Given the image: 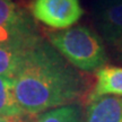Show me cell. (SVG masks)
I'll return each mask as SVG.
<instances>
[{
	"instance_id": "1",
	"label": "cell",
	"mask_w": 122,
	"mask_h": 122,
	"mask_svg": "<svg viewBox=\"0 0 122 122\" xmlns=\"http://www.w3.org/2000/svg\"><path fill=\"white\" fill-rule=\"evenodd\" d=\"M11 79L19 109L30 114L70 104L84 87L76 68L43 40L27 51Z\"/></svg>"
},
{
	"instance_id": "2",
	"label": "cell",
	"mask_w": 122,
	"mask_h": 122,
	"mask_svg": "<svg viewBox=\"0 0 122 122\" xmlns=\"http://www.w3.org/2000/svg\"><path fill=\"white\" fill-rule=\"evenodd\" d=\"M49 43L76 69L93 72L107 62L102 37L85 25L49 33Z\"/></svg>"
},
{
	"instance_id": "3",
	"label": "cell",
	"mask_w": 122,
	"mask_h": 122,
	"mask_svg": "<svg viewBox=\"0 0 122 122\" xmlns=\"http://www.w3.org/2000/svg\"><path fill=\"white\" fill-rule=\"evenodd\" d=\"M40 40L32 19L17 0H0V43L30 49Z\"/></svg>"
},
{
	"instance_id": "4",
	"label": "cell",
	"mask_w": 122,
	"mask_h": 122,
	"mask_svg": "<svg viewBox=\"0 0 122 122\" xmlns=\"http://www.w3.org/2000/svg\"><path fill=\"white\" fill-rule=\"evenodd\" d=\"M33 17L53 30L72 27L84 15L80 0H33Z\"/></svg>"
},
{
	"instance_id": "5",
	"label": "cell",
	"mask_w": 122,
	"mask_h": 122,
	"mask_svg": "<svg viewBox=\"0 0 122 122\" xmlns=\"http://www.w3.org/2000/svg\"><path fill=\"white\" fill-rule=\"evenodd\" d=\"M94 23L101 37L112 44L122 36V0H100L94 8Z\"/></svg>"
},
{
	"instance_id": "6",
	"label": "cell",
	"mask_w": 122,
	"mask_h": 122,
	"mask_svg": "<svg viewBox=\"0 0 122 122\" xmlns=\"http://www.w3.org/2000/svg\"><path fill=\"white\" fill-rule=\"evenodd\" d=\"M83 122H122V97L105 95L91 101Z\"/></svg>"
},
{
	"instance_id": "7",
	"label": "cell",
	"mask_w": 122,
	"mask_h": 122,
	"mask_svg": "<svg viewBox=\"0 0 122 122\" xmlns=\"http://www.w3.org/2000/svg\"><path fill=\"white\" fill-rule=\"evenodd\" d=\"M105 95L122 97V67L104 66L96 71V84L89 101Z\"/></svg>"
},
{
	"instance_id": "8",
	"label": "cell",
	"mask_w": 122,
	"mask_h": 122,
	"mask_svg": "<svg viewBox=\"0 0 122 122\" xmlns=\"http://www.w3.org/2000/svg\"><path fill=\"white\" fill-rule=\"evenodd\" d=\"M32 48L27 49L11 44L0 43V76L11 78L20 65L23 58Z\"/></svg>"
},
{
	"instance_id": "9",
	"label": "cell",
	"mask_w": 122,
	"mask_h": 122,
	"mask_svg": "<svg viewBox=\"0 0 122 122\" xmlns=\"http://www.w3.org/2000/svg\"><path fill=\"white\" fill-rule=\"evenodd\" d=\"M23 112L19 109L14 94L13 79L10 77L0 76V117L14 118Z\"/></svg>"
},
{
	"instance_id": "10",
	"label": "cell",
	"mask_w": 122,
	"mask_h": 122,
	"mask_svg": "<svg viewBox=\"0 0 122 122\" xmlns=\"http://www.w3.org/2000/svg\"><path fill=\"white\" fill-rule=\"evenodd\" d=\"M37 122H83L81 107L77 104H68L45 111Z\"/></svg>"
},
{
	"instance_id": "11",
	"label": "cell",
	"mask_w": 122,
	"mask_h": 122,
	"mask_svg": "<svg viewBox=\"0 0 122 122\" xmlns=\"http://www.w3.org/2000/svg\"><path fill=\"white\" fill-rule=\"evenodd\" d=\"M110 46H111L112 51H113L115 59L120 61V62H122V36L117 40L115 42H113L112 44H110Z\"/></svg>"
},
{
	"instance_id": "12",
	"label": "cell",
	"mask_w": 122,
	"mask_h": 122,
	"mask_svg": "<svg viewBox=\"0 0 122 122\" xmlns=\"http://www.w3.org/2000/svg\"><path fill=\"white\" fill-rule=\"evenodd\" d=\"M0 122H10V121H9L7 118H1V117H0Z\"/></svg>"
}]
</instances>
